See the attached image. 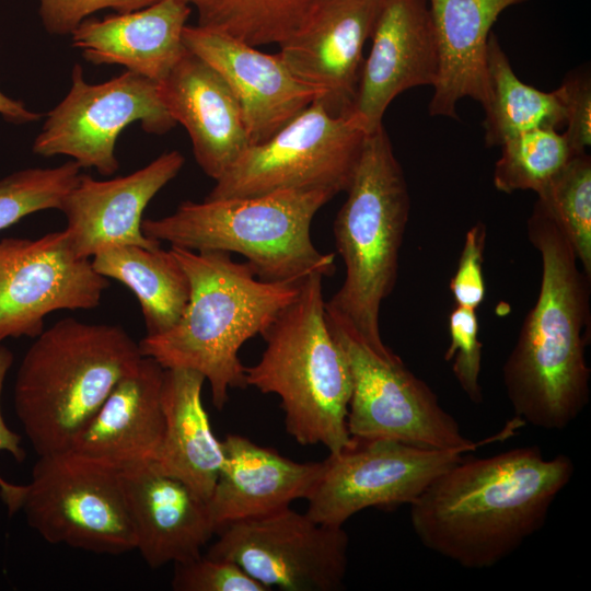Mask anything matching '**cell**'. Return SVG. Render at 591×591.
<instances>
[{
    "label": "cell",
    "instance_id": "2",
    "mask_svg": "<svg viewBox=\"0 0 591 591\" xmlns=\"http://www.w3.org/2000/svg\"><path fill=\"white\" fill-rule=\"evenodd\" d=\"M541 256L537 299L525 316L502 376L514 414L545 430H564L586 408L590 368V281L557 223L535 204L526 223Z\"/></svg>",
    "mask_w": 591,
    "mask_h": 591
},
{
    "label": "cell",
    "instance_id": "18",
    "mask_svg": "<svg viewBox=\"0 0 591 591\" xmlns=\"http://www.w3.org/2000/svg\"><path fill=\"white\" fill-rule=\"evenodd\" d=\"M184 162L183 154L174 150L126 176L97 181L81 174L60 208L74 254L91 259L107 246L160 247V242L143 234L142 213L151 199L179 173Z\"/></svg>",
    "mask_w": 591,
    "mask_h": 591
},
{
    "label": "cell",
    "instance_id": "31",
    "mask_svg": "<svg viewBox=\"0 0 591 591\" xmlns=\"http://www.w3.org/2000/svg\"><path fill=\"white\" fill-rule=\"evenodd\" d=\"M80 170L72 160L56 167L21 170L0 179V230L40 210H60L80 178Z\"/></svg>",
    "mask_w": 591,
    "mask_h": 591
},
{
    "label": "cell",
    "instance_id": "4",
    "mask_svg": "<svg viewBox=\"0 0 591 591\" xmlns=\"http://www.w3.org/2000/svg\"><path fill=\"white\" fill-rule=\"evenodd\" d=\"M346 193L333 225L345 279L326 311L378 355L394 358L381 337L380 310L395 288L410 198L383 126L366 136Z\"/></svg>",
    "mask_w": 591,
    "mask_h": 591
},
{
    "label": "cell",
    "instance_id": "14",
    "mask_svg": "<svg viewBox=\"0 0 591 591\" xmlns=\"http://www.w3.org/2000/svg\"><path fill=\"white\" fill-rule=\"evenodd\" d=\"M108 286L91 259L74 254L65 230L0 240V343L37 337L55 311L94 309Z\"/></svg>",
    "mask_w": 591,
    "mask_h": 591
},
{
    "label": "cell",
    "instance_id": "15",
    "mask_svg": "<svg viewBox=\"0 0 591 591\" xmlns=\"http://www.w3.org/2000/svg\"><path fill=\"white\" fill-rule=\"evenodd\" d=\"M382 0H317L299 28L279 45L291 72L317 91L333 116H349Z\"/></svg>",
    "mask_w": 591,
    "mask_h": 591
},
{
    "label": "cell",
    "instance_id": "36",
    "mask_svg": "<svg viewBox=\"0 0 591 591\" xmlns=\"http://www.w3.org/2000/svg\"><path fill=\"white\" fill-rule=\"evenodd\" d=\"M565 104L564 135L578 152L591 144V84L587 73H575L559 86Z\"/></svg>",
    "mask_w": 591,
    "mask_h": 591
},
{
    "label": "cell",
    "instance_id": "22",
    "mask_svg": "<svg viewBox=\"0 0 591 591\" xmlns=\"http://www.w3.org/2000/svg\"><path fill=\"white\" fill-rule=\"evenodd\" d=\"M164 369L142 356L77 436L71 451L118 471L153 461L162 441Z\"/></svg>",
    "mask_w": 591,
    "mask_h": 591
},
{
    "label": "cell",
    "instance_id": "26",
    "mask_svg": "<svg viewBox=\"0 0 591 591\" xmlns=\"http://www.w3.org/2000/svg\"><path fill=\"white\" fill-rule=\"evenodd\" d=\"M91 264L96 273L120 281L135 293L147 335L165 333L182 317L189 300L190 285L170 250L107 246L91 257Z\"/></svg>",
    "mask_w": 591,
    "mask_h": 591
},
{
    "label": "cell",
    "instance_id": "21",
    "mask_svg": "<svg viewBox=\"0 0 591 591\" xmlns=\"http://www.w3.org/2000/svg\"><path fill=\"white\" fill-rule=\"evenodd\" d=\"M223 464L207 500L217 533L239 521L262 517L309 499L322 462H296L240 434L221 441Z\"/></svg>",
    "mask_w": 591,
    "mask_h": 591
},
{
    "label": "cell",
    "instance_id": "32",
    "mask_svg": "<svg viewBox=\"0 0 591 591\" xmlns=\"http://www.w3.org/2000/svg\"><path fill=\"white\" fill-rule=\"evenodd\" d=\"M450 346L445 361L461 389L474 404L483 402L479 384L483 344L478 340V320L475 310L456 305L449 317Z\"/></svg>",
    "mask_w": 591,
    "mask_h": 591
},
{
    "label": "cell",
    "instance_id": "7",
    "mask_svg": "<svg viewBox=\"0 0 591 591\" xmlns=\"http://www.w3.org/2000/svg\"><path fill=\"white\" fill-rule=\"evenodd\" d=\"M336 195L327 189L285 190L256 197L184 201L169 216L143 219V234L195 252L236 253L269 282H301L335 273V254L313 244L316 212Z\"/></svg>",
    "mask_w": 591,
    "mask_h": 591
},
{
    "label": "cell",
    "instance_id": "28",
    "mask_svg": "<svg viewBox=\"0 0 591 591\" xmlns=\"http://www.w3.org/2000/svg\"><path fill=\"white\" fill-rule=\"evenodd\" d=\"M317 0H201L199 26L224 32L253 47L280 45L306 19Z\"/></svg>",
    "mask_w": 591,
    "mask_h": 591
},
{
    "label": "cell",
    "instance_id": "25",
    "mask_svg": "<svg viewBox=\"0 0 591 591\" xmlns=\"http://www.w3.org/2000/svg\"><path fill=\"white\" fill-rule=\"evenodd\" d=\"M205 376L190 369H164L161 399L164 431L150 465L188 485L208 500L219 477L224 452L204 407Z\"/></svg>",
    "mask_w": 591,
    "mask_h": 591
},
{
    "label": "cell",
    "instance_id": "24",
    "mask_svg": "<svg viewBox=\"0 0 591 591\" xmlns=\"http://www.w3.org/2000/svg\"><path fill=\"white\" fill-rule=\"evenodd\" d=\"M434 28L439 72L429 103L431 116L457 118L456 104L487 99V50L500 13L528 0H427Z\"/></svg>",
    "mask_w": 591,
    "mask_h": 591
},
{
    "label": "cell",
    "instance_id": "19",
    "mask_svg": "<svg viewBox=\"0 0 591 591\" xmlns=\"http://www.w3.org/2000/svg\"><path fill=\"white\" fill-rule=\"evenodd\" d=\"M136 548L153 569L201 556L217 533L207 500L150 463L120 471Z\"/></svg>",
    "mask_w": 591,
    "mask_h": 591
},
{
    "label": "cell",
    "instance_id": "6",
    "mask_svg": "<svg viewBox=\"0 0 591 591\" xmlns=\"http://www.w3.org/2000/svg\"><path fill=\"white\" fill-rule=\"evenodd\" d=\"M320 274L308 276L262 336L257 363L245 367L247 386L280 397L286 431L301 445L329 453L350 443L347 428L352 381L341 346L326 317Z\"/></svg>",
    "mask_w": 591,
    "mask_h": 591
},
{
    "label": "cell",
    "instance_id": "27",
    "mask_svg": "<svg viewBox=\"0 0 591 591\" xmlns=\"http://www.w3.org/2000/svg\"><path fill=\"white\" fill-rule=\"evenodd\" d=\"M483 107L485 143L490 148L532 129H557L565 125L560 88L545 92L522 82L493 33L487 50V99Z\"/></svg>",
    "mask_w": 591,
    "mask_h": 591
},
{
    "label": "cell",
    "instance_id": "35",
    "mask_svg": "<svg viewBox=\"0 0 591 591\" xmlns=\"http://www.w3.org/2000/svg\"><path fill=\"white\" fill-rule=\"evenodd\" d=\"M160 0H39V16L46 31L55 35L71 34L93 13L111 9L126 13Z\"/></svg>",
    "mask_w": 591,
    "mask_h": 591
},
{
    "label": "cell",
    "instance_id": "39",
    "mask_svg": "<svg viewBox=\"0 0 591 591\" xmlns=\"http://www.w3.org/2000/svg\"><path fill=\"white\" fill-rule=\"evenodd\" d=\"M182 1H185V2H187V3H189V4L195 5V4H197V3H198L199 1H201V0H182Z\"/></svg>",
    "mask_w": 591,
    "mask_h": 591
},
{
    "label": "cell",
    "instance_id": "33",
    "mask_svg": "<svg viewBox=\"0 0 591 591\" xmlns=\"http://www.w3.org/2000/svg\"><path fill=\"white\" fill-rule=\"evenodd\" d=\"M174 565L172 589L175 591H269L227 559L201 555Z\"/></svg>",
    "mask_w": 591,
    "mask_h": 591
},
{
    "label": "cell",
    "instance_id": "1",
    "mask_svg": "<svg viewBox=\"0 0 591 591\" xmlns=\"http://www.w3.org/2000/svg\"><path fill=\"white\" fill-rule=\"evenodd\" d=\"M573 472L568 455L546 459L536 445L462 459L410 505L413 530L464 568H490L544 526Z\"/></svg>",
    "mask_w": 591,
    "mask_h": 591
},
{
    "label": "cell",
    "instance_id": "37",
    "mask_svg": "<svg viewBox=\"0 0 591 591\" xmlns=\"http://www.w3.org/2000/svg\"><path fill=\"white\" fill-rule=\"evenodd\" d=\"M13 363V354L0 343V451L10 453L18 462L25 459V451L21 445V437L5 424L1 412V394L8 371ZM16 485L10 484L0 477V496L3 501L13 494Z\"/></svg>",
    "mask_w": 591,
    "mask_h": 591
},
{
    "label": "cell",
    "instance_id": "13",
    "mask_svg": "<svg viewBox=\"0 0 591 591\" xmlns=\"http://www.w3.org/2000/svg\"><path fill=\"white\" fill-rule=\"evenodd\" d=\"M463 454L391 439L351 437L349 444L323 461L305 513L318 523L343 526L368 508L410 506Z\"/></svg>",
    "mask_w": 591,
    "mask_h": 591
},
{
    "label": "cell",
    "instance_id": "38",
    "mask_svg": "<svg viewBox=\"0 0 591 591\" xmlns=\"http://www.w3.org/2000/svg\"><path fill=\"white\" fill-rule=\"evenodd\" d=\"M0 115L9 123L26 124L38 120L42 115L30 111L23 102L7 96L0 91Z\"/></svg>",
    "mask_w": 591,
    "mask_h": 591
},
{
    "label": "cell",
    "instance_id": "9",
    "mask_svg": "<svg viewBox=\"0 0 591 591\" xmlns=\"http://www.w3.org/2000/svg\"><path fill=\"white\" fill-rule=\"evenodd\" d=\"M367 135L351 115L333 116L314 100L268 140L250 146L205 199L346 192Z\"/></svg>",
    "mask_w": 591,
    "mask_h": 591
},
{
    "label": "cell",
    "instance_id": "29",
    "mask_svg": "<svg viewBox=\"0 0 591 591\" xmlns=\"http://www.w3.org/2000/svg\"><path fill=\"white\" fill-rule=\"evenodd\" d=\"M494 171V185L502 193L532 190L537 195L580 153L555 128L522 132L501 146Z\"/></svg>",
    "mask_w": 591,
    "mask_h": 591
},
{
    "label": "cell",
    "instance_id": "23",
    "mask_svg": "<svg viewBox=\"0 0 591 591\" xmlns=\"http://www.w3.org/2000/svg\"><path fill=\"white\" fill-rule=\"evenodd\" d=\"M190 4L160 0L146 8L88 18L70 34L73 47L94 65H120L157 83L162 82L187 48L183 32Z\"/></svg>",
    "mask_w": 591,
    "mask_h": 591
},
{
    "label": "cell",
    "instance_id": "20",
    "mask_svg": "<svg viewBox=\"0 0 591 591\" xmlns=\"http://www.w3.org/2000/svg\"><path fill=\"white\" fill-rule=\"evenodd\" d=\"M158 84L166 111L188 132L196 162L217 181L251 146L230 86L215 68L188 49Z\"/></svg>",
    "mask_w": 591,
    "mask_h": 591
},
{
    "label": "cell",
    "instance_id": "16",
    "mask_svg": "<svg viewBox=\"0 0 591 591\" xmlns=\"http://www.w3.org/2000/svg\"><path fill=\"white\" fill-rule=\"evenodd\" d=\"M370 39L349 114L366 134L383 126V115L398 94L415 86H433L439 72L427 0H382Z\"/></svg>",
    "mask_w": 591,
    "mask_h": 591
},
{
    "label": "cell",
    "instance_id": "12",
    "mask_svg": "<svg viewBox=\"0 0 591 591\" xmlns=\"http://www.w3.org/2000/svg\"><path fill=\"white\" fill-rule=\"evenodd\" d=\"M206 556L230 560L268 590L337 591L348 566L343 526L318 523L290 507L231 523Z\"/></svg>",
    "mask_w": 591,
    "mask_h": 591
},
{
    "label": "cell",
    "instance_id": "30",
    "mask_svg": "<svg viewBox=\"0 0 591 591\" xmlns=\"http://www.w3.org/2000/svg\"><path fill=\"white\" fill-rule=\"evenodd\" d=\"M536 204L569 240L581 269L591 279V159L575 157L563 172L537 195Z\"/></svg>",
    "mask_w": 591,
    "mask_h": 591
},
{
    "label": "cell",
    "instance_id": "17",
    "mask_svg": "<svg viewBox=\"0 0 591 591\" xmlns=\"http://www.w3.org/2000/svg\"><path fill=\"white\" fill-rule=\"evenodd\" d=\"M185 47L215 68L234 94L251 146L268 140L318 93L300 81L279 54H266L210 27L186 25Z\"/></svg>",
    "mask_w": 591,
    "mask_h": 591
},
{
    "label": "cell",
    "instance_id": "3",
    "mask_svg": "<svg viewBox=\"0 0 591 591\" xmlns=\"http://www.w3.org/2000/svg\"><path fill=\"white\" fill-rule=\"evenodd\" d=\"M170 251L188 277L189 300L172 328L146 335L138 343L139 349L163 369L201 373L210 384L213 406L222 409L230 389L247 386L240 348L265 332L294 299L302 281L262 280L248 263H236L225 252L176 246Z\"/></svg>",
    "mask_w": 591,
    "mask_h": 591
},
{
    "label": "cell",
    "instance_id": "10",
    "mask_svg": "<svg viewBox=\"0 0 591 591\" xmlns=\"http://www.w3.org/2000/svg\"><path fill=\"white\" fill-rule=\"evenodd\" d=\"M326 317L350 368V437L391 439L464 453L476 449L478 444L461 432L456 419L441 406L430 386L408 370L398 356L378 355L327 311Z\"/></svg>",
    "mask_w": 591,
    "mask_h": 591
},
{
    "label": "cell",
    "instance_id": "5",
    "mask_svg": "<svg viewBox=\"0 0 591 591\" xmlns=\"http://www.w3.org/2000/svg\"><path fill=\"white\" fill-rule=\"evenodd\" d=\"M141 358L139 344L119 325L66 317L35 337L16 373L13 404L38 456L70 450Z\"/></svg>",
    "mask_w": 591,
    "mask_h": 591
},
{
    "label": "cell",
    "instance_id": "34",
    "mask_svg": "<svg viewBox=\"0 0 591 591\" xmlns=\"http://www.w3.org/2000/svg\"><path fill=\"white\" fill-rule=\"evenodd\" d=\"M486 228L482 222L466 232L459 265L450 281L455 304L476 310L485 298L483 255Z\"/></svg>",
    "mask_w": 591,
    "mask_h": 591
},
{
    "label": "cell",
    "instance_id": "8",
    "mask_svg": "<svg viewBox=\"0 0 591 591\" xmlns=\"http://www.w3.org/2000/svg\"><path fill=\"white\" fill-rule=\"evenodd\" d=\"M45 541L96 554L136 548L120 471L71 450L39 455L14 512Z\"/></svg>",
    "mask_w": 591,
    "mask_h": 591
},
{
    "label": "cell",
    "instance_id": "11",
    "mask_svg": "<svg viewBox=\"0 0 591 591\" xmlns=\"http://www.w3.org/2000/svg\"><path fill=\"white\" fill-rule=\"evenodd\" d=\"M135 121L154 135L176 125L157 82L126 70L93 84L85 81L81 66L74 65L70 90L47 114L32 150L42 157H70L81 169L94 167L108 176L119 169L116 140Z\"/></svg>",
    "mask_w": 591,
    "mask_h": 591
}]
</instances>
